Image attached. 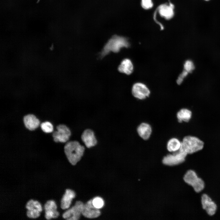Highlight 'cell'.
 <instances>
[{"label":"cell","instance_id":"cell-24","mask_svg":"<svg viewBox=\"0 0 220 220\" xmlns=\"http://www.w3.org/2000/svg\"><path fill=\"white\" fill-rule=\"evenodd\" d=\"M141 5L144 9H148L152 7L153 3L152 0H141Z\"/></svg>","mask_w":220,"mask_h":220},{"label":"cell","instance_id":"cell-23","mask_svg":"<svg viewBox=\"0 0 220 220\" xmlns=\"http://www.w3.org/2000/svg\"><path fill=\"white\" fill-rule=\"evenodd\" d=\"M184 70L189 73L191 72L195 69V65L193 61L191 60L186 61L184 64Z\"/></svg>","mask_w":220,"mask_h":220},{"label":"cell","instance_id":"cell-15","mask_svg":"<svg viewBox=\"0 0 220 220\" xmlns=\"http://www.w3.org/2000/svg\"><path fill=\"white\" fill-rule=\"evenodd\" d=\"M174 6L172 3L165 4L160 6L158 9L160 15L167 20H169L174 15Z\"/></svg>","mask_w":220,"mask_h":220},{"label":"cell","instance_id":"cell-20","mask_svg":"<svg viewBox=\"0 0 220 220\" xmlns=\"http://www.w3.org/2000/svg\"><path fill=\"white\" fill-rule=\"evenodd\" d=\"M181 146V141L178 138L173 137L170 139L167 144V148L170 152L178 150Z\"/></svg>","mask_w":220,"mask_h":220},{"label":"cell","instance_id":"cell-11","mask_svg":"<svg viewBox=\"0 0 220 220\" xmlns=\"http://www.w3.org/2000/svg\"><path fill=\"white\" fill-rule=\"evenodd\" d=\"M81 138L86 146L90 148L95 146L97 141L94 132L91 129H87L82 133Z\"/></svg>","mask_w":220,"mask_h":220},{"label":"cell","instance_id":"cell-14","mask_svg":"<svg viewBox=\"0 0 220 220\" xmlns=\"http://www.w3.org/2000/svg\"><path fill=\"white\" fill-rule=\"evenodd\" d=\"M152 131V128L151 125L145 122L141 123L137 128V131L139 136L145 141L148 140L150 138Z\"/></svg>","mask_w":220,"mask_h":220},{"label":"cell","instance_id":"cell-5","mask_svg":"<svg viewBox=\"0 0 220 220\" xmlns=\"http://www.w3.org/2000/svg\"><path fill=\"white\" fill-rule=\"evenodd\" d=\"M168 153L164 156L162 160L163 163L168 166H174L183 163L188 154L180 149L178 150Z\"/></svg>","mask_w":220,"mask_h":220},{"label":"cell","instance_id":"cell-26","mask_svg":"<svg viewBox=\"0 0 220 220\" xmlns=\"http://www.w3.org/2000/svg\"><path fill=\"white\" fill-rule=\"evenodd\" d=\"M204 0V1H210V0Z\"/></svg>","mask_w":220,"mask_h":220},{"label":"cell","instance_id":"cell-3","mask_svg":"<svg viewBox=\"0 0 220 220\" xmlns=\"http://www.w3.org/2000/svg\"><path fill=\"white\" fill-rule=\"evenodd\" d=\"M204 142L198 138L191 135H186L181 141L180 149L191 154L201 150L204 148Z\"/></svg>","mask_w":220,"mask_h":220},{"label":"cell","instance_id":"cell-12","mask_svg":"<svg viewBox=\"0 0 220 220\" xmlns=\"http://www.w3.org/2000/svg\"><path fill=\"white\" fill-rule=\"evenodd\" d=\"M82 214L86 218H93L99 217L100 215L101 212L99 209L94 206L92 200H90L84 204Z\"/></svg>","mask_w":220,"mask_h":220},{"label":"cell","instance_id":"cell-2","mask_svg":"<svg viewBox=\"0 0 220 220\" xmlns=\"http://www.w3.org/2000/svg\"><path fill=\"white\" fill-rule=\"evenodd\" d=\"M129 46V43L126 38L114 35L108 40L105 46L101 53V56L103 57L111 51L118 52L122 48H127Z\"/></svg>","mask_w":220,"mask_h":220},{"label":"cell","instance_id":"cell-8","mask_svg":"<svg viewBox=\"0 0 220 220\" xmlns=\"http://www.w3.org/2000/svg\"><path fill=\"white\" fill-rule=\"evenodd\" d=\"M132 94L134 97L140 100H143L149 97L150 91L145 84L140 82L135 83L133 86Z\"/></svg>","mask_w":220,"mask_h":220},{"label":"cell","instance_id":"cell-6","mask_svg":"<svg viewBox=\"0 0 220 220\" xmlns=\"http://www.w3.org/2000/svg\"><path fill=\"white\" fill-rule=\"evenodd\" d=\"M57 130L53 134L54 141L56 142L65 143L69 140L71 135V131L66 125L60 124L57 127Z\"/></svg>","mask_w":220,"mask_h":220},{"label":"cell","instance_id":"cell-25","mask_svg":"<svg viewBox=\"0 0 220 220\" xmlns=\"http://www.w3.org/2000/svg\"><path fill=\"white\" fill-rule=\"evenodd\" d=\"M188 73V72L184 70L179 76L177 79V84L178 85L181 84L183 82L184 79L187 75Z\"/></svg>","mask_w":220,"mask_h":220},{"label":"cell","instance_id":"cell-22","mask_svg":"<svg viewBox=\"0 0 220 220\" xmlns=\"http://www.w3.org/2000/svg\"><path fill=\"white\" fill-rule=\"evenodd\" d=\"M92 203L95 207L99 209L103 207L104 202L101 197H96L92 200Z\"/></svg>","mask_w":220,"mask_h":220},{"label":"cell","instance_id":"cell-13","mask_svg":"<svg viewBox=\"0 0 220 220\" xmlns=\"http://www.w3.org/2000/svg\"><path fill=\"white\" fill-rule=\"evenodd\" d=\"M57 205L54 201H47L44 205L45 211V218L47 219L56 218L59 215V212L57 211Z\"/></svg>","mask_w":220,"mask_h":220},{"label":"cell","instance_id":"cell-9","mask_svg":"<svg viewBox=\"0 0 220 220\" xmlns=\"http://www.w3.org/2000/svg\"><path fill=\"white\" fill-rule=\"evenodd\" d=\"M201 202L202 208L208 215L211 216L215 214L217 206L209 196L206 193L203 194L201 196Z\"/></svg>","mask_w":220,"mask_h":220},{"label":"cell","instance_id":"cell-19","mask_svg":"<svg viewBox=\"0 0 220 220\" xmlns=\"http://www.w3.org/2000/svg\"><path fill=\"white\" fill-rule=\"evenodd\" d=\"M133 68L131 61L128 59H125L121 62L118 68V70L120 72L129 75L132 73Z\"/></svg>","mask_w":220,"mask_h":220},{"label":"cell","instance_id":"cell-17","mask_svg":"<svg viewBox=\"0 0 220 220\" xmlns=\"http://www.w3.org/2000/svg\"><path fill=\"white\" fill-rule=\"evenodd\" d=\"M75 196V193L74 191L71 189H67L61 200V208L63 209L68 208L71 204L72 199Z\"/></svg>","mask_w":220,"mask_h":220},{"label":"cell","instance_id":"cell-10","mask_svg":"<svg viewBox=\"0 0 220 220\" xmlns=\"http://www.w3.org/2000/svg\"><path fill=\"white\" fill-rule=\"evenodd\" d=\"M26 208L27 209V215L30 218H36L40 215L42 211L40 204L37 200H30L27 203Z\"/></svg>","mask_w":220,"mask_h":220},{"label":"cell","instance_id":"cell-21","mask_svg":"<svg viewBox=\"0 0 220 220\" xmlns=\"http://www.w3.org/2000/svg\"><path fill=\"white\" fill-rule=\"evenodd\" d=\"M41 127L42 130L45 133H50L53 130L52 124L49 122H43L41 125Z\"/></svg>","mask_w":220,"mask_h":220},{"label":"cell","instance_id":"cell-7","mask_svg":"<svg viewBox=\"0 0 220 220\" xmlns=\"http://www.w3.org/2000/svg\"><path fill=\"white\" fill-rule=\"evenodd\" d=\"M84 204L81 201H77L74 206L66 211L63 217L68 220H78L82 214Z\"/></svg>","mask_w":220,"mask_h":220},{"label":"cell","instance_id":"cell-1","mask_svg":"<svg viewBox=\"0 0 220 220\" xmlns=\"http://www.w3.org/2000/svg\"><path fill=\"white\" fill-rule=\"evenodd\" d=\"M64 149L67 159L72 165L76 164L80 160L85 150L84 146L76 141L67 142Z\"/></svg>","mask_w":220,"mask_h":220},{"label":"cell","instance_id":"cell-4","mask_svg":"<svg viewBox=\"0 0 220 220\" xmlns=\"http://www.w3.org/2000/svg\"><path fill=\"white\" fill-rule=\"evenodd\" d=\"M183 180L186 183L191 186L197 193L200 192L205 188L204 181L198 176L193 170H189L187 171L184 175Z\"/></svg>","mask_w":220,"mask_h":220},{"label":"cell","instance_id":"cell-16","mask_svg":"<svg viewBox=\"0 0 220 220\" xmlns=\"http://www.w3.org/2000/svg\"><path fill=\"white\" fill-rule=\"evenodd\" d=\"M23 121L26 127L30 130H35L40 124L39 119L33 114L25 116L23 118Z\"/></svg>","mask_w":220,"mask_h":220},{"label":"cell","instance_id":"cell-18","mask_svg":"<svg viewBox=\"0 0 220 220\" xmlns=\"http://www.w3.org/2000/svg\"><path fill=\"white\" fill-rule=\"evenodd\" d=\"M192 113L189 109L185 108L180 109L177 113L176 117L179 123H188L191 118Z\"/></svg>","mask_w":220,"mask_h":220}]
</instances>
